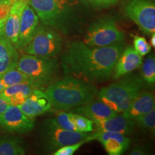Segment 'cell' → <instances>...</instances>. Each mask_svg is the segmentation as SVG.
<instances>
[{
	"mask_svg": "<svg viewBox=\"0 0 155 155\" xmlns=\"http://www.w3.org/2000/svg\"><path fill=\"white\" fill-rule=\"evenodd\" d=\"M124 49L121 43L94 48L83 42H72L62 57L63 72L70 76L83 78L87 81H105L111 75Z\"/></svg>",
	"mask_w": 155,
	"mask_h": 155,
	"instance_id": "6da1fadb",
	"label": "cell"
},
{
	"mask_svg": "<svg viewBox=\"0 0 155 155\" xmlns=\"http://www.w3.org/2000/svg\"><path fill=\"white\" fill-rule=\"evenodd\" d=\"M45 93L49 97L53 107L66 111L94 99L98 90L88 81L68 75L50 84Z\"/></svg>",
	"mask_w": 155,
	"mask_h": 155,
	"instance_id": "7a4b0ae2",
	"label": "cell"
},
{
	"mask_svg": "<svg viewBox=\"0 0 155 155\" xmlns=\"http://www.w3.org/2000/svg\"><path fill=\"white\" fill-rule=\"evenodd\" d=\"M137 75L127 77L104 87L97 93L98 99L118 114L125 111L141 91L144 82Z\"/></svg>",
	"mask_w": 155,
	"mask_h": 155,
	"instance_id": "3957f363",
	"label": "cell"
},
{
	"mask_svg": "<svg viewBox=\"0 0 155 155\" xmlns=\"http://www.w3.org/2000/svg\"><path fill=\"white\" fill-rule=\"evenodd\" d=\"M17 68L28 75L34 84L40 88L53 81L59 71V65L53 58L28 54L19 58Z\"/></svg>",
	"mask_w": 155,
	"mask_h": 155,
	"instance_id": "277c9868",
	"label": "cell"
},
{
	"mask_svg": "<svg viewBox=\"0 0 155 155\" xmlns=\"http://www.w3.org/2000/svg\"><path fill=\"white\" fill-rule=\"evenodd\" d=\"M61 49L62 40L60 35L44 25H38L32 38L22 50L30 55L54 58Z\"/></svg>",
	"mask_w": 155,
	"mask_h": 155,
	"instance_id": "5b68a950",
	"label": "cell"
},
{
	"mask_svg": "<svg viewBox=\"0 0 155 155\" xmlns=\"http://www.w3.org/2000/svg\"><path fill=\"white\" fill-rule=\"evenodd\" d=\"M124 39L123 32L112 19L104 18L89 27L83 42L89 47L101 48L121 43Z\"/></svg>",
	"mask_w": 155,
	"mask_h": 155,
	"instance_id": "8992f818",
	"label": "cell"
},
{
	"mask_svg": "<svg viewBox=\"0 0 155 155\" xmlns=\"http://www.w3.org/2000/svg\"><path fill=\"white\" fill-rule=\"evenodd\" d=\"M44 25L55 28L76 0H30L28 1Z\"/></svg>",
	"mask_w": 155,
	"mask_h": 155,
	"instance_id": "52a82bcc",
	"label": "cell"
},
{
	"mask_svg": "<svg viewBox=\"0 0 155 155\" xmlns=\"http://www.w3.org/2000/svg\"><path fill=\"white\" fill-rule=\"evenodd\" d=\"M127 16L147 35L155 32V5L153 0H131L125 8Z\"/></svg>",
	"mask_w": 155,
	"mask_h": 155,
	"instance_id": "ba28073f",
	"label": "cell"
},
{
	"mask_svg": "<svg viewBox=\"0 0 155 155\" xmlns=\"http://www.w3.org/2000/svg\"><path fill=\"white\" fill-rule=\"evenodd\" d=\"M33 118L22 113L18 106L9 105L0 115V128L9 133H28L34 128Z\"/></svg>",
	"mask_w": 155,
	"mask_h": 155,
	"instance_id": "9c48e42d",
	"label": "cell"
},
{
	"mask_svg": "<svg viewBox=\"0 0 155 155\" xmlns=\"http://www.w3.org/2000/svg\"><path fill=\"white\" fill-rule=\"evenodd\" d=\"M47 137L50 147L53 149L61 148L83 140H95L94 134L63 129L49 122L48 124Z\"/></svg>",
	"mask_w": 155,
	"mask_h": 155,
	"instance_id": "30bf717a",
	"label": "cell"
},
{
	"mask_svg": "<svg viewBox=\"0 0 155 155\" xmlns=\"http://www.w3.org/2000/svg\"><path fill=\"white\" fill-rule=\"evenodd\" d=\"M39 17L28 2L21 15L17 48L23 50L32 38L38 25Z\"/></svg>",
	"mask_w": 155,
	"mask_h": 155,
	"instance_id": "8fae6325",
	"label": "cell"
},
{
	"mask_svg": "<svg viewBox=\"0 0 155 155\" xmlns=\"http://www.w3.org/2000/svg\"><path fill=\"white\" fill-rule=\"evenodd\" d=\"M18 107L27 116L34 119L49 111L52 105L47 94L40 88H37Z\"/></svg>",
	"mask_w": 155,
	"mask_h": 155,
	"instance_id": "7c38bea8",
	"label": "cell"
},
{
	"mask_svg": "<svg viewBox=\"0 0 155 155\" xmlns=\"http://www.w3.org/2000/svg\"><path fill=\"white\" fill-rule=\"evenodd\" d=\"M94 138L101 143L106 152L110 155H119L127 150L130 139L123 134L112 131H96Z\"/></svg>",
	"mask_w": 155,
	"mask_h": 155,
	"instance_id": "4fadbf2b",
	"label": "cell"
},
{
	"mask_svg": "<svg viewBox=\"0 0 155 155\" xmlns=\"http://www.w3.org/2000/svg\"><path fill=\"white\" fill-rule=\"evenodd\" d=\"M28 0H17L12 6L10 12L4 25L2 35L17 47L18 42L21 15Z\"/></svg>",
	"mask_w": 155,
	"mask_h": 155,
	"instance_id": "5bb4252c",
	"label": "cell"
},
{
	"mask_svg": "<svg viewBox=\"0 0 155 155\" xmlns=\"http://www.w3.org/2000/svg\"><path fill=\"white\" fill-rule=\"evenodd\" d=\"M143 62L141 56L131 46L123 50L114 68V79H118L135 71Z\"/></svg>",
	"mask_w": 155,
	"mask_h": 155,
	"instance_id": "9a60e30c",
	"label": "cell"
},
{
	"mask_svg": "<svg viewBox=\"0 0 155 155\" xmlns=\"http://www.w3.org/2000/svg\"><path fill=\"white\" fill-rule=\"evenodd\" d=\"M73 111L76 112L75 114H80L92 120L94 122L101 121L118 115L117 112L101 101H94V99L79 107L75 108Z\"/></svg>",
	"mask_w": 155,
	"mask_h": 155,
	"instance_id": "2e32d148",
	"label": "cell"
},
{
	"mask_svg": "<svg viewBox=\"0 0 155 155\" xmlns=\"http://www.w3.org/2000/svg\"><path fill=\"white\" fill-rule=\"evenodd\" d=\"M134 121L125 116L116 115L114 117L94 122V131H112L123 134H129L132 132Z\"/></svg>",
	"mask_w": 155,
	"mask_h": 155,
	"instance_id": "e0dca14e",
	"label": "cell"
},
{
	"mask_svg": "<svg viewBox=\"0 0 155 155\" xmlns=\"http://www.w3.org/2000/svg\"><path fill=\"white\" fill-rule=\"evenodd\" d=\"M154 96L152 93L141 91L129 107L123 112V116L127 119L134 121L139 116L154 109Z\"/></svg>",
	"mask_w": 155,
	"mask_h": 155,
	"instance_id": "ac0fdd59",
	"label": "cell"
},
{
	"mask_svg": "<svg viewBox=\"0 0 155 155\" xmlns=\"http://www.w3.org/2000/svg\"><path fill=\"white\" fill-rule=\"evenodd\" d=\"M18 61L19 55L15 46L2 33L0 34V78L17 68Z\"/></svg>",
	"mask_w": 155,
	"mask_h": 155,
	"instance_id": "d6986e66",
	"label": "cell"
},
{
	"mask_svg": "<svg viewBox=\"0 0 155 155\" xmlns=\"http://www.w3.org/2000/svg\"><path fill=\"white\" fill-rule=\"evenodd\" d=\"M37 88H39L32 83H19L7 87L0 92V95L5 97L9 105L19 106Z\"/></svg>",
	"mask_w": 155,
	"mask_h": 155,
	"instance_id": "ffe728a7",
	"label": "cell"
},
{
	"mask_svg": "<svg viewBox=\"0 0 155 155\" xmlns=\"http://www.w3.org/2000/svg\"><path fill=\"white\" fill-rule=\"evenodd\" d=\"M25 154V150L20 139L11 137L0 138V155H23Z\"/></svg>",
	"mask_w": 155,
	"mask_h": 155,
	"instance_id": "44dd1931",
	"label": "cell"
},
{
	"mask_svg": "<svg viewBox=\"0 0 155 155\" xmlns=\"http://www.w3.org/2000/svg\"><path fill=\"white\" fill-rule=\"evenodd\" d=\"M0 81L5 88L13 85L19 84V83H30L34 84L33 81L28 75L25 74L22 71H19L17 68L10 70L5 73L0 78ZM35 85V84H34Z\"/></svg>",
	"mask_w": 155,
	"mask_h": 155,
	"instance_id": "7402d4cb",
	"label": "cell"
},
{
	"mask_svg": "<svg viewBox=\"0 0 155 155\" xmlns=\"http://www.w3.org/2000/svg\"><path fill=\"white\" fill-rule=\"evenodd\" d=\"M141 77L142 80L150 86L155 83V58L154 55H150L141 63Z\"/></svg>",
	"mask_w": 155,
	"mask_h": 155,
	"instance_id": "603a6c76",
	"label": "cell"
},
{
	"mask_svg": "<svg viewBox=\"0 0 155 155\" xmlns=\"http://www.w3.org/2000/svg\"><path fill=\"white\" fill-rule=\"evenodd\" d=\"M48 122L61 129L76 131L73 123V113L60 112L54 119L50 120Z\"/></svg>",
	"mask_w": 155,
	"mask_h": 155,
	"instance_id": "cb8c5ba5",
	"label": "cell"
},
{
	"mask_svg": "<svg viewBox=\"0 0 155 155\" xmlns=\"http://www.w3.org/2000/svg\"><path fill=\"white\" fill-rule=\"evenodd\" d=\"M134 124H137L139 127L144 128L145 129L154 132L155 131V110L154 108L148 113L139 116L135 119Z\"/></svg>",
	"mask_w": 155,
	"mask_h": 155,
	"instance_id": "d4e9b609",
	"label": "cell"
},
{
	"mask_svg": "<svg viewBox=\"0 0 155 155\" xmlns=\"http://www.w3.org/2000/svg\"><path fill=\"white\" fill-rule=\"evenodd\" d=\"M73 123L78 131L91 132L94 131V122L80 114L73 113Z\"/></svg>",
	"mask_w": 155,
	"mask_h": 155,
	"instance_id": "484cf974",
	"label": "cell"
},
{
	"mask_svg": "<svg viewBox=\"0 0 155 155\" xmlns=\"http://www.w3.org/2000/svg\"><path fill=\"white\" fill-rule=\"evenodd\" d=\"M134 48L141 56L146 55L152 50V47L146 39L141 36L134 37Z\"/></svg>",
	"mask_w": 155,
	"mask_h": 155,
	"instance_id": "4316f807",
	"label": "cell"
},
{
	"mask_svg": "<svg viewBox=\"0 0 155 155\" xmlns=\"http://www.w3.org/2000/svg\"><path fill=\"white\" fill-rule=\"evenodd\" d=\"M14 2V0H0V34L2 33L4 25Z\"/></svg>",
	"mask_w": 155,
	"mask_h": 155,
	"instance_id": "83f0119b",
	"label": "cell"
},
{
	"mask_svg": "<svg viewBox=\"0 0 155 155\" xmlns=\"http://www.w3.org/2000/svg\"><path fill=\"white\" fill-rule=\"evenodd\" d=\"M88 140H83L79 142L75 143V144L67 145V146L62 147L61 148H58V150L54 153L53 154L55 155H72L76 152L78 150L81 148L86 143L88 142Z\"/></svg>",
	"mask_w": 155,
	"mask_h": 155,
	"instance_id": "f1b7e54d",
	"label": "cell"
},
{
	"mask_svg": "<svg viewBox=\"0 0 155 155\" xmlns=\"http://www.w3.org/2000/svg\"><path fill=\"white\" fill-rule=\"evenodd\" d=\"M89 4L98 7H107L115 5L118 2V0H86Z\"/></svg>",
	"mask_w": 155,
	"mask_h": 155,
	"instance_id": "f546056e",
	"label": "cell"
},
{
	"mask_svg": "<svg viewBox=\"0 0 155 155\" xmlns=\"http://www.w3.org/2000/svg\"><path fill=\"white\" fill-rule=\"evenodd\" d=\"M9 105V104L8 101L6 100L5 97H3L2 95H0V115L5 111V110L7 109Z\"/></svg>",
	"mask_w": 155,
	"mask_h": 155,
	"instance_id": "4dcf8cb0",
	"label": "cell"
},
{
	"mask_svg": "<svg viewBox=\"0 0 155 155\" xmlns=\"http://www.w3.org/2000/svg\"><path fill=\"white\" fill-rule=\"evenodd\" d=\"M147 151L144 150V147H136L130 152L131 155H143L147 154Z\"/></svg>",
	"mask_w": 155,
	"mask_h": 155,
	"instance_id": "1f68e13d",
	"label": "cell"
},
{
	"mask_svg": "<svg viewBox=\"0 0 155 155\" xmlns=\"http://www.w3.org/2000/svg\"><path fill=\"white\" fill-rule=\"evenodd\" d=\"M150 45L151 47H155V35L154 33L152 35V38L150 39Z\"/></svg>",
	"mask_w": 155,
	"mask_h": 155,
	"instance_id": "d6a6232c",
	"label": "cell"
},
{
	"mask_svg": "<svg viewBox=\"0 0 155 155\" xmlns=\"http://www.w3.org/2000/svg\"><path fill=\"white\" fill-rule=\"evenodd\" d=\"M5 86H4V85L2 84V83L1 81H0V92L2 91H3L4 89H5Z\"/></svg>",
	"mask_w": 155,
	"mask_h": 155,
	"instance_id": "836d02e7",
	"label": "cell"
},
{
	"mask_svg": "<svg viewBox=\"0 0 155 155\" xmlns=\"http://www.w3.org/2000/svg\"><path fill=\"white\" fill-rule=\"evenodd\" d=\"M14 1H15H15H17V0H14Z\"/></svg>",
	"mask_w": 155,
	"mask_h": 155,
	"instance_id": "e575fe53",
	"label": "cell"
}]
</instances>
